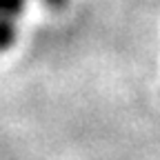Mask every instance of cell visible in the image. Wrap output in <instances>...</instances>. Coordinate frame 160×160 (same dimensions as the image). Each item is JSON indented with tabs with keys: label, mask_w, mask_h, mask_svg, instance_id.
<instances>
[{
	"label": "cell",
	"mask_w": 160,
	"mask_h": 160,
	"mask_svg": "<svg viewBox=\"0 0 160 160\" xmlns=\"http://www.w3.org/2000/svg\"><path fill=\"white\" fill-rule=\"evenodd\" d=\"M45 2H49V5H60L62 0H45Z\"/></svg>",
	"instance_id": "obj_1"
}]
</instances>
